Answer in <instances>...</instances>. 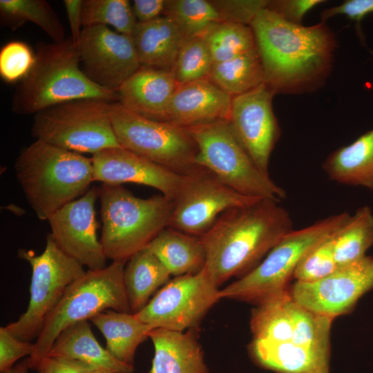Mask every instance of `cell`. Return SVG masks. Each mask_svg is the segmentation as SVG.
I'll use <instances>...</instances> for the list:
<instances>
[{
    "label": "cell",
    "mask_w": 373,
    "mask_h": 373,
    "mask_svg": "<svg viewBox=\"0 0 373 373\" xmlns=\"http://www.w3.org/2000/svg\"><path fill=\"white\" fill-rule=\"evenodd\" d=\"M250 26L265 83L275 94L314 92L325 83L332 70L336 39L325 22L304 26L265 8Z\"/></svg>",
    "instance_id": "obj_1"
},
{
    "label": "cell",
    "mask_w": 373,
    "mask_h": 373,
    "mask_svg": "<svg viewBox=\"0 0 373 373\" xmlns=\"http://www.w3.org/2000/svg\"><path fill=\"white\" fill-rule=\"evenodd\" d=\"M280 202L261 198L222 213L200 238L206 253L203 269L219 287L248 273L293 229V221Z\"/></svg>",
    "instance_id": "obj_2"
},
{
    "label": "cell",
    "mask_w": 373,
    "mask_h": 373,
    "mask_svg": "<svg viewBox=\"0 0 373 373\" xmlns=\"http://www.w3.org/2000/svg\"><path fill=\"white\" fill-rule=\"evenodd\" d=\"M17 179L39 220L83 195L94 181L91 158L35 140L15 163Z\"/></svg>",
    "instance_id": "obj_3"
},
{
    "label": "cell",
    "mask_w": 373,
    "mask_h": 373,
    "mask_svg": "<svg viewBox=\"0 0 373 373\" xmlns=\"http://www.w3.org/2000/svg\"><path fill=\"white\" fill-rule=\"evenodd\" d=\"M80 63L71 39L41 45L32 69L13 95V112L35 115L57 104L88 98L118 102L117 91L93 82L80 68Z\"/></svg>",
    "instance_id": "obj_4"
},
{
    "label": "cell",
    "mask_w": 373,
    "mask_h": 373,
    "mask_svg": "<svg viewBox=\"0 0 373 373\" xmlns=\"http://www.w3.org/2000/svg\"><path fill=\"white\" fill-rule=\"evenodd\" d=\"M99 192L100 242L113 262L126 263L169 226L173 201L162 194L141 198L121 184H106Z\"/></svg>",
    "instance_id": "obj_5"
},
{
    "label": "cell",
    "mask_w": 373,
    "mask_h": 373,
    "mask_svg": "<svg viewBox=\"0 0 373 373\" xmlns=\"http://www.w3.org/2000/svg\"><path fill=\"white\" fill-rule=\"evenodd\" d=\"M125 264L112 262L103 269L87 270L68 286L34 343V351L28 357L30 369L35 370L68 327L107 309L132 313L124 283Z\"/></svg>",
    "instance_id": "obj_6"
},
{
    "label": "cell",
    "mask_w": 373,
    "mask_h": 373,
    "mask_svg": "<svg viewBox=\"0 0 373 373\" xmlns=\"http://www.w3.org/2000/svg\"><path fill=\"white\" fill-rule=\"evenodd\" d=\"M347 212L330 216L299 230H292L253 269L220 289V298L259 303L288 289L304 255L315 245L337 232L350 218Z\"/></svg>",
    "instance_id": "obj_7"
},
{
    "label": "cell",
    "mask_w": 373,
    "mask_h": 373,
    "mask_svg": "<svg viewBox=\"0 0 373 373\" xmlns=\"http://www.w3.org/2000/svg\"><path fill=\"white\" fill-rule=\"evenodd\" d=\"M198 146L196 164L236 191L281 202L286 191L260 171L234 135L228 120L188 128Z\"/></svg>",
    "instance_id": "obj_8"
},
{
    "label": "cell",
    "mask_w": 373,
    "mask_h": 373,
    "mask_svg": "<svg viewBox=\"0 0 373 373\" xmlns=\"http://www.w3.org/2000/svg\"><path fill=\"white\" fill-rule=\"evenodd\" d=\"M111 103L88 98L50 106L35 115L32 135L36 140L79 153L122 147L110 117Z\"/></svg>",
    "instance_id": "obj_9"
},
{
    "label": "cell",
    "mask_w": 373,
    "mask_h": 373,
    "mask_svg": "<svg viewBox=\"0 0 373 373\" xmlns=\"http://www.w3.org/2000/svg\"><path fill=\"white\" fill-rule=\"evenodd\" d=\"M110 117L122 147L182 175L199 166L188 128L140 116L117 102L111 104Z\"/></svg>",
    "instance_id": "obj_10"
},
{
    "label": "cell",
    "mask_w": 373,
    "mask_h": 373,
    "mask_svg": "<svg viewBox=\"0 0 373 373\" xmlns=\"http://www.w3.org/2000/svg\"><path fill=\"white\" fill-rule=\"evenodd\" d=\"M19 256L32 269L30 300L26 312L6 327L20 340L30 342L37 337L46 318L68 286L86 271L84 266L60 249L50 233L41 254L21 249Z\"/></svg>",
    "instance_id": "obj_11"
},
{
    "label": "cell",
    "mask_w": 373,
    "mask_h": 373,
    "mask_svg": "<svg viewBox=\"0 0 373 373\" xmlns=\"http://www.w3.org/2000/svg\"><path fill=\"white\" fill-rule=\"evenodd\" d=\"M220 299L218 287L202 269L169 280L135 314L153 329L183 332L195 327Z\"/></svg>",
    "instance_id": "obj_12"
},
{
    "label": "cell",
    "mask_w": 373,
    "mask_h": 373,
    "mask_svg": "<svg viewBox=\"0 0 373 373\" xmlns=\"http://www.w3.org/2000/svg\"><path fill=\"white\" fill-rule=\"evenodd\" d=\"M260 199L236 191L211 171L199 166L184 175L173 200L168 227L200 237L226 211L251 204Z\"/></svg>",
    "instance_id": "obj_13"
},
{
    "label": "cell",
    "mask_w": 373,
    "mask_h": 373,
    "mask_svg": "<svg viewBox=\"0 0 373 373\" xmlns=\"http://www.w3.org/2000/svg\"><path fill=\"white\" fill-rule=\"evenodd\" d=\"M373 288V257L339 266L327 277L314 283L296 282L289 291L306 309L334 319L353 309Z\"/></svg>",
    "instance_id": "obj_14"
},
{
    "label": "cell",
    "mask_w": 373,
    "mask_h": 373,
    "mask_svg": "<svg viewBox=\"0 0 373 373\" xmlns=\"http://www.w3.org/2000/svg\"><path fill=\"white\" fill-rule=\"evenodd\" d=\"M275 93L263 83L233 97L229 123L238 140L258 169L269 174L271 153L280 135L272 108Z\"/></svg>",
    "instance_id": "obj_15"
},
{
    "label": "cell",
    "mask_w": 373,
    "mask_h": 373,
    "mask_svg": "<svg viewBox=\"0 0 373 373\" xmlns=\"http://www.w3.org/2000/svg\"><path fill=\"white\" fill-rule=\"evenodd\" d=\"M77 48L87 77L115 91L141 67L131 37L106 26L83 27Z\"/></svg>",
    "instance_id": "obj_16"
},
{
    "label": "cell",
    "mask_w": 373,
    "mask_h": 373,
    "mask_svg": "<svg viewBox=\"0 0 373 373\" xmlns=\"http://www.w3.org/2000/svg\"><path fill=\"white\" fill-rule=\"evenodd\" d=\"M99 195V188L89 189L48 220L50 234L57 246L88 270L106 267L107 258L97 233L95 203Z\"/></svg>",
    "instance_id": "obj_17"
},
{
    "label": "cell",
    "mask_w": 373,
    "mask_h": 373,
    "mask_svg": "<svg viewBox=\"0 0 373 373\" xmlns=\"http://www.w3.org/2000/svg\"><path fill=\"white\" fill-rule=\"evenodd\" d=\"M94 181L118 185L135 183L155 188L173 200L184 175L175 173L123 147L102 150L93 155Z\"/></svg>",
    "instance_id": "obj_18"
},
{
    "label": "cell",
    "mask_w": 373,
    "mask_h": 373,
    "mask_svg": "<svg viewBox=\"0 0 373 373\" xmlns=\"http://www.w3.org/2000/svg\"><path fill=\"white\" fill-rule=\"evenodd\" d=\"M232 98L208 77L178 86L166 115V122L190 128L228 120Z\"/></svg>",
    "instance_id": "obj_19"
},
{
    "label": "cell",
    "mask_w": 373,
    "mask_h": 373,
    "mask_svg": "<svg viewBox=\"0 0 373 373\" xmlns=\"http://www.w3.org/2000/svg\"><path fill=\"white\" fill-rule=\"evenodd\" d=\"M178 86L171 70L140 67L117 90V102L140 116L165 122Z\"/></svg>",
    "instance_id": "obj_20"
},
{
    "label": "cell",
    "mask_w": 373,
    "mask_h": 373,
    "mask_svg": "<svg viewBox=\"0 0 373 373\" xmlns=\"http://www.w3.org/2000/svg\"><path fill=\"white\" fill-rule=\"evenodd\" d=\"M250 351L257 363L278 373H329L330 345L254 338Z\"/></svg>",
    "instance_id": "obj_21"
},
{
    "label": "cell",
    "mask_w": 373,
    "mask_h": 373,
    "mask_svg": "<svg viewBox=\"0 0 373 373\" xmlns=\"http://www.w3.org/2000/svg\"><path fill=\"white\" fill-rule=\"evenodd\" d=\"M149 338L155 350L149 373H209L201 345L191 330L156 328Z\"/></svg>",
    "instance_id": "obj_22"
},
{
    "label": "cell",
    "mask_w": 373,
    "mask_h": 373,
    "mask_svg": "<svg viewBox=\"0 0 373 373\" xmlns=\"http://www.w3.org/2000/svg\"><path fill=\"white\" fill-rule=\"evenodd\" d=\"M131 38L141 67L171 70L186 39L169 18L137 22Z\"/></svg>",
    "instance_id": "obj_23"
},
{
    "label": "cell",
    "mask_w": 373,
    "mask_h": 373,
    "mask_svg": "<svg viewBox=\"0 0 373 373\" xmlns=\"http://www.w3.org/2000/svg\"><path fill=\"white\" fill-rule=\"evenodd\" d=\"M323 169L335 182L373 190V128L330 153Z\"/></svg>",
    "instance_id": "obj_24"
},
{
    "label": "cell",
    "mask_w": 373,
    "mask_h": 373,
    "mask_svg": "<svg viewBox=\"0 0 373 373\" xmlns=\"http://www.w3.org/2000/svg\"><path fill=\"white\" fill-rule=\"evenodd\" d=\"M47 356L77 361L94 368H106L115 373H133V365L113 356L95 338L88 321L75 324L63 331Z\"/></svg>",
    "instance_id": "obj_25"
},
{
    "label": "cell",
    "mask_w": 373,
    "mask_h": 373,
    "mask_svg": "<svg viewBox=\"0 0 373 373\" xmlns=\"http://www.w3.org/2000/svg\"><path fill=\"white\" fill-rule=\"evenodd\" d=\"M105 338L108 352L118 361L133 366L138 346L153 328L135 314L107 309L90 320Z\"/></svg>",
    "instance_id": "obj_26"
},
{
    "label": "cell",
    "mask_w": 373,
    "mask_h": 373,
    "mask_svg": "<svg viewBox=\"0 0 373 373\" xmlns=\"http://www.w3.org/2000/svg\"><path fill=\"white\" fill-rule=\"evenodd\" d=\"M175 277L195 274L205 264L206 253L200 237L167 227L147 247Z\"/></svg>",
    "instance_id": "obj_27"
},
{
    "label": "cell",
    "mask_w": 373,
    "mask_h": 373,
    "mask_svg": "<svg viewBox=\"0 0 373 373\" xmlns=\"http://www.w3.org/2000/svg\"><path fill=\"white\" fill-rule=\"evenodd\" d=\"M126 263L125 289L131 312L136 314L146 306L160 287L170 280L171 274L148 247L134 254Z\"/></svg>",
    "instance_id": "obj_28"
},
{
    "label": "cell",
    "mask_w": 373,
    "mask_h": 373,
    "mask_svg": "<svg viewBox=\"0 0 373 373\" xmlns=\"http://www.w3.org/2000/svg\"><path fill=\"white\" fill-rule=\"evenodd\" d=\"M296 306L289 289L258 303L250 321L254 338L291 341Z\"/></svg>",
    "instance_id": "obj_29"
},
{
    "label": "cell",
    "mask_w": 373,
    "mask_h": 373,
    "mask_svg": "<svg viewBox=\"0 0 373 373\" xmlns=\"http://www.w3.org/2000/svg\"><path fill=\"white\" fill-rule=\"evenodd\" d=\"M208 78L231 97L247 93L265 83L257 48L231 59L213 64Z\"/></svg>",
    "instance_id": "obj_30"
},
{
    "label": "cell",
    "mask_w": 373,
    "mask_h": 373,
    "mask_svg": "<svg viewBox=\"0 0 373 373\" xmlns=\"http://www.w3.org/2000/svg\"><path fill=\"white\" fill-rule=\"evenodd\" d=\"M1 21L16 30L26 22L38 26L53 41L66 39L65 28L50 5L44 0H0Z\"/></svg>",
    "instance_id": "obj_31"
},
{
    "label": "cell",
    "mask_w": 373,
    "mask_h": 373,
    "mask_svg": "<svg viewBox=\"0 0 373 373\" xmlns=\"http://www.w3.org/2000/svg\"><path fill=\"white\" fill-rule=\"evenodd\" d=\"M373 245V212L370 207L358 208L334 236V251L339 266L366 256Z\"/></svg>",
    "instance_id": "obj_32"
},
{
    "label": "cell",
    "mask_w": 373,
    "mask_h": 373,
    "mask_svg": "<svg viewBox=\"0 0 373 373\" xmlns=\"http://www.w3.org/2000/svg\"><path fill=\"white\" fill-rule=\"evenodd\" d=\"M213 64L225 61L256 48L250 26L220 22L202 36Z\"/></svg>",
    "instance_id": "obj_33"
},
{
    "label": "cell",
    "mask_w": 373,
    "mask_h": 373,
    "mask_svg": "<svg viewBox=\"0 0 373 373\" xmlns=\"http://www.w3.org/2000/svg\"><path fill=\"white\" fill-rule=\"evenodd\" d=\"M163 14L186 38L202 37L211 27L221 22L211 1L167 0Z\"/></svg>",
    "instance_id": "obj_34"
},
{
    "label": "cell",
    "mask_w": 373,
    "mask_h": 373,
    "mask_svg": "<svg viewBox=\"0 0 373 373\" xmlns=\"http://www.w3.org/2000/svg\"><path fill=\"white\" fill-rule=\"evenodd\" d=\"M137 23L128 0H83V27L111 26L117 32L131 36Z\"/></svg>",
    "instance_id": "obj_35"
},
{
    "label": "cell",
    "mask_w": 373,
    "mask_h": 373,
    "mask_svg": "<svg viewBox=\"0 0 373 373\" xmlns=\"http://www.w3.org/2000/svg\"><path fill=\"white\" fill-rule=\"evenodd\" d=\"M213 63L202 37L186 38L171 68L179 85L207 78Z\"/></svg>",
    "instance_id": "obj_36"
},
{
    "label": "cell",
    "mask_w": 373,
    "mask_h": 373,
    "mask_svg": "<svg viewBox=\"0 0 373 373\" xmlns=\"http://www.w3.org/2000/svg\"><path fill=\"white\" fill-rule=\"evenodd\" d=\"M335 233L318 242L304 255L294 274L297 282H316L327 277L337 269L338 265L334 251Z\"/></svg>",
    "instance_id": "obj_37"
},
{
    "label": "cell",
    "mask_w": 373,
    "mask_h": 373,
    "mask_svg": "<svg viewBox=\"0 0 373 373\" xmlns=\"http://www.w3.org/2000/svg\"><path fill=\"white\" fill-rule=\"evenodd\" d=\"M35 54L21 41H12L0 50V75L7 82L23 80L32 69Z\"/></svg>",
    "instance_id": "obj_38"
},
{
    "label": "cell",
    "mask_w": 373,
    "mask_h": 373,
    "mask_svg": "<svg viewBox=\"0 0 373 373\" xmlns=\"http://www.w3.org/2000/svg\"><path fill=\"white\" fill-rule=\"evenodd\" d=\"M221 22L250 26L260 11L266 8L267 0H216L211 1Z\"/></svg>",
    "instance_id": "obj_39"
},
{
    "label": "cell",
    "mask_w": 373,
    "mask_h": 373,
    "mask_svg": "<svg viewBox=\"0 0 373 373\" xmlns=\"http://www.w3.org/2000/svg\"><path fill=\"white\" fill-rule=\"evenodd\" d=\"M35 343L21 341L5 327H0V372H5L12 369L20 358L30 356Z\"/></svg>",
    "instance_id": "obj_40"
},
{
    "label": "cell",
    "mask_w": 373,
    "mask_h": 373,
    "mask_svg": "<svg viewBox=\"0 0 373 373\" xmlns=\"http://www.w3.org/2000/svg\"><path fill=\"white\" fill-rule=\"evenodd\" d=\"M324 0H274L269 1L266 7L284 20L301 24L304 16Z\"/></svg>",
    "instance_id": "obj_41"
},
{
    "label": "cell",
    "mask_w": 373,
    "mask_h": 373,
    "mask_svg": "<svg viewBox=\"0 0 373 373\" xmlns=\"http://www.w3.org/2000/svg\"><path fill=\"white\" fill-rule=\"evenodd\" d=\"M373 12V0H347L341 4L324 10L321 13L322 22L336 15H345L358 23Z\"/></svg>",
    "instance_id": "obj_42"
},
{
    "label": "cell",
    "mask_w": 373,
    "mask_h": 373,
    "mask_svg": "<svg viewBox=\"0 0 373 373\" xmlns=\"http://www.w3.org/2000/svg\"><path fill=\"white\" fill-rule=\"evenodd\" d=\"M96 369L82 362L58 356H46L35 370L38 373H82Z\"/></svg>",
    "instance_id": "obj_43"
},
{
    "label": "cell",
    "mask_w": 373,
    "mask_h": 373,
    "mask_svg": "<svg viewBox=\"0 0 373 373\" xmlns=\"http://www.w3.org/2000/svg\"><path fill=\"white\" fill-rule=\"evenodd\" d=\"M165 0H134L132 10L137 22H147L163 13Z\"/></svg>",
    "instance_id": "obj_44"
},
{
    "label": "cell",
    "mask_w": 373,
    "mask_h": 373,
    "mask_svg": "<svg viewBox=\"0 0 373 373\" xmlns=\"http://www.w3.org/2000/svg\"><path fill=\"white\" fill-rule=\"evenodd\" d=\"M64 4L71 32V40L77 46L82 31L83 0H64Z\"/></svg>",
    "instance_id": "obj_45"
},
{
    "label": "cell",
    "mask_w": 373,
    "mask_h": 373,
    "mask_svg": "<svg viewBox=\"0 0 373 373\" xmlns=\"http://www.w3.org/2000/svg\"><path fill=\"white\" fill-rule=\"evenodd\" d=\"M30 369L28 358L15 365L10 370L1 373H27Z\"/></svg>",
    "instance_id": "obj_46"
},
{
    "label": "cell",
    "mask_w": 373,
    "mask_h": 373,
    "mask_svg": "<svg viewBox=\"0 0 373 373\" xmlns=\"http://www.w3.org/2000/svg\"><path fill=\"white\" fill-rule=\"evenodd\" d=\"M82 373H115V372L106 368H96L91 370L84 372Z\"/></svg>",
    "instance_id": "obj_47"
}]
</instances>
